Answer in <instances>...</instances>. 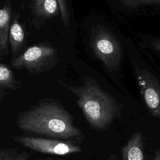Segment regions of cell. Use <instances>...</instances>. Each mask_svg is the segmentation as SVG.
<instances>
[{"label":"cell","instance_id":"6da1fadb","mask_svg":"<svg viewBox=\"0 0 160 160\" xmlns=\"http://www.w3.org/2000/svg\"><path fill=\"white\" fill-rule=\"evenodd\" d=\"M17 127L22 131L49 138L81 142L82 131L74 124L72 114L59 102L44 99L21 111L16 119Z\"/></svg>","mask_w":160,"mask_h":160},{"label":"cell","instance_id":"7a4b0ae2","mask_svg":"<svg viewBox=\"0 0 160 160\" xmlns=\"http://www.w3.org/2000/svg\"><path fill=\"white\" fill-rule=\"evenodd\" d=\"M64 86L77 97L76 104L92 128L104 131L119 115L118 102L93 78L84 76L82 85Z\"/></svg>","mask_w":160,"mask_h":160},{"label":"cell","instance_id":"3957f363","mask_svg":"<svg viewBox=\"0 0 160 160\" xmlns=\"http://www.w3.org/2000/svg\"><path fill=\"white\" fill-rule=\"evenodd\" d=\"M90 46L96 58L109 72L118 69L122 56L121 48L116 37L108 29L99 25L92 27Z\"/></svg>","mask_w":160,"mask_h":160},{"label":"cell","instance_id":"277c9868","mask_svg":"<svg viewBox=\"0 0 160 160\" xmlns=\"http://www.w3.org/2000/svg\"><path fill=\"white\" fill-rule=\"evenodd\" d=\"M59 61L56 49L48 44H39L28 48L11 62L14 69H24L36 74L54 68Z\"/></svg>","mask_w":160,"mask_h":160},{"label":"cell","instance_id":"5b68a950","mask_svg":"<svg viewBox=\"0 0 160 160\" xmlns=\"http://www.w3.org/2000/svg\"><path fill=\"white\" fill-rule=\"evenodd\" d=\"M14 140L24 147L34 151L52 155L64 156L82 151L81 142L73 140H63L49 138L19 136Z\"/></svg>","mask_w":160,"mask_h":160},{"label":"cell","instance_id":"8992f818","mask_svg":"<svg viewBox=\"0 0 160 160\" xmlns=\"http://www.w3.org/2000/svg\"><path fill=\"white\" fill-rule=\"evenodd\" d=\"M138 84L144 103L149 112L160 118V83L146 69L136 68Z\"/></svg>","mask_w":160,"mask_h":160},{"label":"cell","instance_id":"52a82bcc","mask_svg":"<svg viewBox=\"0 0 160 160\" xmlns=\"http://www.w3.org/2000/svg\"><path fill=\"white\" fill-rule=\"evenodd\" d=\"M12 15L11 3L9 0L1 5L0 0V60L9 54V31Z\"/></svg>","mask_w":160,"mask_h":160},{"label":"cell","instance_id":"ba28073f","mask_svg":"<svg viewBox=\"0 0 160 160\" xmlns=\"http://www.w3.org/2000/svg\"><path fill=\"white\" fill-rule=\"evenodd\" d=\"M122 160H144L143 137L141 131L133 133L121 150Z\"/></svg>","mask_w":160,"mask_h":160},{"label":"cell","instance_id":"9c48e42d","mask_svg":"<svg viewBox=\"0 0 160 160\" xmlns=\"http://www.w3.org/2000/svg\"><path fill=\"white\" fill-rule=\"evenodd\" d=\"M22 82L16 79L12 70L6 65L0 64V104L8 94L20 88Z\"/></svg>","mask_w":160,"mask_h":160},{"label":"cell","instance_id":"30bf717a","mask_svg":"<svg viewBox=\"0 0 160 160\" xmlns=\"http://www.w3.org/2000/svg\"><path fill=\"white\" fill-rule=\"evenodd\" d=\"M31 8L35 16L44 21L60 12L58 0H33Z\"/></svg>","mask_w":160,"mask_h":160},{"label":"cell","instance_id":"8fae6325","mask_svg":"<svg viewBox=\"0 0 160 160\" xmlns=\"http://www.w3.org/2000/svg\"><path fill=\"white\" fill-rule=\"evenodd\" d=\"M24 41V32L17 18L11 24L9 31V44L12 55H16L21 48Z\"/></svg>","mask_w":160,"mask_h":160},{"label":"cell","instance_id":"7c38bea8","mask_svg":"<svg viewBox=\"0 0 160 160\" xmlns=\"http://www.w3.org/2000/svg\"><path fill=\"white\" fill-rule=\"evenodd\" d=\"M30 154L16 148L0 149V160H28Z\"/></svg>","mask_w":160,"mask_h":160},{"label":"cell","instance_id":"4fadbf2b","mask_svg":"<svg viewBox=\"0 0 160 160\" xmlns=\"http://www.w3.org/2000/svg\"><path fill=\"white\" fill-rule=\"evenodd\" d=\"M120 1L124 7L129 9H134L142 4H160V0H120Z\"/></svg>","mask_w":160,"mask_h":160},{"label":"cell","instance_id":"5bb4252c","mask_svg":"<svg viewBox=\"0 0 160 160\" xmlns=\"http://www.w3.org/2000/svg\"><path fill=\"white\" fill-rule=\"evenodd\" d=\"M152 45L154 46V48L158 51L160 52V40H158V41H155L152 42Z\"/></svg>","mask_w":160,"mask_h":160},{"label":"cell","instance_id":"9a60e30c","mask_svg":"<svg viewBox=\"0 0 160 160\" xmlns=\"http://www.w3.org/2000/svg\"><path fill=\"white\" fill-rule=\"evenodd\" d=\"M153 160H160V149H156L154 153Z\"/></svg>","mask_w":160,"mask_h":160},{"label":"cell","instance_id":"2e32d148","mask_svg":"<svg viewBox=\"0 0 160 160\" xmlns=\"http://www.w3.org/2000/svg\"><path fill=\"white\" fill-rule=\"evenodd\" d=\"M106 160H118L117 159V156L116 154H111L108 158L106 159Z\"/></svg>","mask_w":160,"mask_h":160},{"label":"cell","instance_id":"e0dca14e","mask_svg":"<svg viewBox=\"0 0 160 160\" xmlns=\"http://www.w3.org/2000/svg\"><path fill=\"white\" fill-rule=\"evenodd\" d=\"M45 160H63V159H54V158H48L46 159Z\"/></svg>","mask_w":160,"mask_h":160},{"label":"cell","instance_id":"ac0fdd59","mask_svg":"<svg viewBox=\"0 0 160 160\" xmlns=\"http://www.w3.org/2000/svg\"><path fill=\"white\" fill-rule=\"evenodd\" d=\"M37 160H41V159H37Z\"/></svg>","mask_w":160,"mask_h":160}]
</instances>
